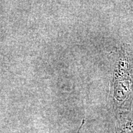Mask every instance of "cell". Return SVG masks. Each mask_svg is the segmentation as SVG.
Wrapping results in <instances>:
<instances>
[{
  "instance_id": "cell-2",
  "label": "cell",
  "mask_w": 133,
  "mask_h": 133,
  "mask_svg": "<svg viewBox=\"0 0 133 133\" xmlns=\"http://www.w3.org/2000/svg\"><path fill=\"white\" fill-rule=\"evenodd\" d=\"M115 133H133V114L131 112L116 116Z\"/></svg>"
},
{
  "instance_id": "cell-3",
  "label": "cell",
  "mask_w": 133,
  "mask_h": 133,
  "mask_svg": "<svg viewBox=\"0 0 133 133\" xmlns=\"http://www.w3.org/2000/svg\"><path fill=\"white\" fill-rule=\"evenodd\" d=\"M84 123H85V119H83V120H82V122H81V124L80 126H79V128H78V130H77V131H76V133H80L81 131V129H82V128H83V125H84Z\"/></svg>"
},
{
  "instance_id": "cell-1",
  "label": "cell",
  "mask_w": 133,
  "mask_h": 133,
  "mask_svg": "<svg viewBox=\"0 0 133 133\" xmlns=\"http://www.w3.org/2000/svg\"><path fill=\"white\" fill-rule=\"evenodd\" d=\"M110 96L116 116L131 112L133 102V44L123 43L116 49Z\"/></svg>"
}]
</instances>
